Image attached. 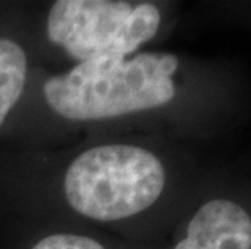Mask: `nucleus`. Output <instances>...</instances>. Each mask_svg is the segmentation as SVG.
<instances>
[{"instance_id": "3", "label": "nucleus", "mask_w": 251, "mask_h": 249, "mask_svg": "<svg viewBox=\"0 0 251 249\" xmlns=\"http://www.w3.org/2000/svg\"><path fill=\"white\" fill-rule=\"evenodd\" d=\"M161 13L152 3L58 0L49 8L47 36L78 63L126 58L156 36Z\"/></svg>"}, {"instance_id": "6", "label": "nucleus", "mask_w": 251, "mask_h": 249, "mask_svg": "<svg viewBox=\"0 0 251 249\" xmlns=\"http://www.w3.org/2000/svg\"><path fill=\"white\" fill-rule=\"evenodd\" d=\"M29 249H107V248L93 236L62 231V233H50L47 236H42Z\"/></svg>"}, {"instance_id": "2", "label": "nucleus", "mask_w": 251, "mask_h": 249, "mask_svg": "<svg viewBox=\"0 0 251 249\" xmlns=\"http://www.w3.org/2000/svg\"><path fill=\"white\" fill-rule=\"evenodd\" d=\"M165 188V168L151 151L100 144L78 154L65 168L62 189L73 212L99 224L149 209Z\"/></svg>"}, {"instance_id": "1", "label": "nucleus", "mask_w": 251, "mask_h": 249, "mask_svg": "<svg viewBox=\"0 0 251 249\" xmlns=\"http://www.w3.org/2000/svg\"><path fill=\"white\" fill-rule=\"evenodd\" d=\"M178 58L140 54L76 63L44 83V97L57 115L72 121H99L162 107L175 96Z\"/></svg>"}, {"instance_id": "5", "label": "nucleus", "mask_w": 251, "mask_h": 249, "mask_svg": "<svg viewBox=\"0 0 251 249\" xmlns=\"http://www.w3.org/2000/svg\"><path fill=\"white\" fill-rule=\"evenodd\" d=\"M28 55L15 39L0 36V128L23 96Z\"/></svg>"}, {"instance_id": "4", "label": "nucleus", "mask_w": 251, "mask_h": 249, "mask_svg": "<svg viewBox=\"0 0 251 249\" xmlns=\"http://www.w3.org/2000/svg\"><path fill=\"white\" fill-rule=\"evenodd\" d=\"M174 249H251V217L232 201H207Z\"/></svg>"}]
</instances>
